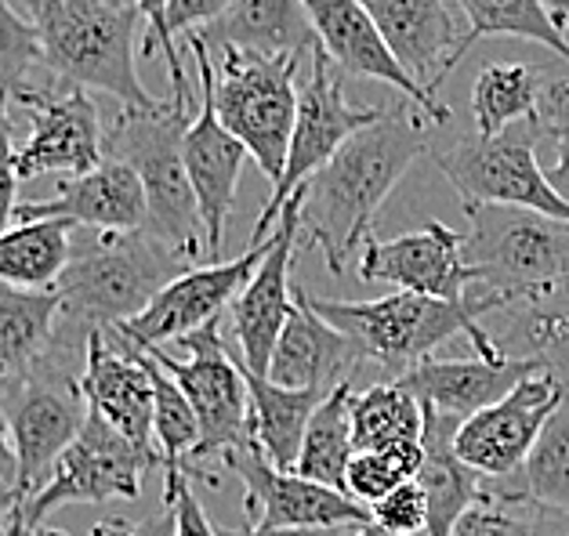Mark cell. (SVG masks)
<instances>
[{"mask_svg":"<svg viewBox=\"0 0 569 536\" xmlns=\"http://www.w3.org/2000/svg\"><path fill=\"white\" fill-rule=\"evenodd\" d=\"M522 483L526 497L569 512V384L559 409H555L545 435L537 438L530 461H526Z\"/></svg>","mask_w":569,"mask_h":536,"instance_id":"38","label":"cell"},{"mask_svg":"<svg viewBox=\"0 0 569 536\" xmlns=\"http://www.w3.org/2000/svg\"><path fill=\"white\" fill-rule=\"evenodd\" d=\"M80 392L88 398V409L106 417L113 428L131 443L160 461L152 417H157V398H152L149 370L134 360V352L123 345L113 330H94L84 345V370H80ZM163 472V461H160Z\"/></svg>","mask_w":569,"mask_h":536,"instance_id":"21","label":"cell"},{"mask_svg":"<svg viewBox=\"0 0 569 536\" xmlns=\"http://www.w3.org/2000/svg\"><path fill=\"white\" fill-rule=\"evenodd\" d=\"M363 363V348L330 326L323 315H316L309 297H305V286H295V312H290L280 345L272 352L269 381L280 388L330 395L345 381H352Z\"/></svg>","mask_w":569,"mask_h":536,"instance_id":"23","label":"cell"},{"mask_svg":"<svg viewBox=\"0 0 569 536\" xmlns=\"http://www.w3.org/2000/svg\"><path fill=\"white\" fill-rule=\"evenodd\" d=\"M192 269L152 232H94L77 229L73 254L54 294L62 301V320L54 348L62 355L88 345L94 330H113L138 320L171 280Z\"/></svg>","mask_w":569,"mask_h":536,"instance_id":"2","label":"cell"},{"mask_svg":"<svg viewBox=\"0 0 569 536\" xmlns=\"http://www.w3.org/2000/svg\"><path fill=\"white\" fill-rule=\"evenodd\" d=\"M540 120H545V134L555 142V156H559L555 168H548V182L569 203V80L566 84H555L545 94Z\"/></svg>","mask_w":569,"mask_h":536,"instance_id":"42","label":"cell"},{"mask_svg":"<svg viewBox=\"0 0 569 536\" xmlns=\"http://www.w3.org/2000/svg\"><path fill=\"white\" fill-rule=\"evenodd\" d=\"M160 461L123 438L113 424L88 409L77 443L54 464V475L33 500L22 504V529L44 526L51 512L66 504H109V500H138L142 478L157 472Z\"/></svg>","mask_w":569,"mask_h":536,"instance_id":"12","label":"cell"},{"mask_svg":"<svg viewBox=\"0 0 569 536\" xmlns=\"http://www.w3.org/2000/svg\"><path fill=\"white\" fill-rule=\"evenodd\" d=\"M22 536H69V533L54 526H37V529H22Z\"/></svg>","mask_w":569,"mask_h":536,"instance_id":"51","label":"cell"},{"mask_svg":"<svg viewBox=\"0 0 569 536\" xmlns=\"http://www.w3.org/2000/svg\"><path fill=\"white\" fill-rule=\"evenodd\" d=\"M381 30L388 51L418 84L439 99L453 73V51L461 44L450 0H359Z\"/></svg>","mask_w":569,"mask_h":536,"instance_id":"24","label":"cell"},{"mask_svg":"<svg viewBox=\"0 0 569 536\" xmlns=\"http://www.w3.org/2000/svg\"><path fill=\"white\" fill-rule=\"evenodd\" d=\"M91 536H174V515H171V507H163V512L152 518L109 515L102 522H94Z\"/></svg>","mask_w":569,"mask_h":536,"instance_id":"45","label":"cell"},{"mask_svg":"<svg viewBox=\"0 0 569 536\" xmlns=\"http://www.w3.org/2000/svg\"><path fill=\"white\" fill-rule=\"evenodd\" d=\"M113 334L134 352V360L149 370V381H152V398H157V417H152V435H157V449H160V461H163V489L174 486L178 478L186 475V464L192 457V449L200 443V421L192 414L186 392L178 388V381L157 363V355L146 352L142 345H134L131 337H123L120 330Z\"/></svg>","mask_w":569,"mask_h":536,"instance_id":"34","label":"cell"},{"mask_svg":"<svg viewBox=\"0 0 569 536\" xmlns=\"http://www.w3.org/2000/svg\"><path fill=\"white\" fill-rule=\"evenodd\" d=\"M425 435V406L399 381L370 384L352 395V443L356 453L413 446Z\"/></svg>","mask_w":569,"mask_h":536,"instance_id":"36","label":"cell"},{"mask_svg":"<svg viewBox=\"0 0 569 536\" xmlns=\"http://www.w3.org/2000/svg\"><path fill=\"white\" fill-rule=\"evenodd\" d=\"M19 486V457L11 446V424L8 414L0 409V489H16Z\"/></svg>","mask_w":569,"mask_h":536,"instance_id":"46","label":"cell"},{"mask_svg":"<svg viewBox=\"0 0 569 536\" xmlns=\"http://www.w3.org/2000/svg\"><path fill=\"white\" fill-rule=\"evenodd\" d=\"M421 464H425L421 443L356 453L349 464V475H345V493H349L356 504L373 507L392 489H399L402 483H413V478L421 475Z\"/></svg>","mask_w":569,"mask_h":536,"instance_id":"39","label":"cell"},{"mask_svg":"<svg viewBox=\"0 0 569 536\" xmlns=\"http://www.w3.org/2000/svg\"><path fill=\"white\" fill-rule=\"evenodd\" d=\"M461 421L425 409V464L418 483L428 497V536H457V526L476 512V507L490 497V489L482 486V475L457 457L453 438Z\"/></svg>","mask_w":569,"mask_h":536,"instance_id":"27","label":"cell"},{"mask_svg":"<svg viewBox=\"0 0 569 536\" xmlns=\"http://www.w3.org/2000/svg\"><path fill=\"white\" fill-rule=\"evenodd\" d=\"M73 222H19L0 236V283L54 291L73 254Z\"/></svg>","mask_w":569,"mask_h":536,"instance_id":"31","label":"cell"},{"mask_svg":"<svg viewBox=\"0 0 569 536\" xmlns=\"http://www.w3.org/2000/svg\"><path fill=\"white\" fill-rule=\"evenodd\" d=\"M19 222H73L94 232H142L149 225V203L142 178L120 160H106L88 174L62 178L51 200L19 203Z\"/></svg>","mask_w":569,"mask_h":536,"instance_id":"22","label":"cell"},{"mask_svg":"<svg viewBox=\"0 0 569 536\" xmlns=\"http://www.w3.org/2000/svg\"><path fill=\"white\" fill-rule=\"evenodd\" d=\"M309 11V22L316 30L319 48L330 54V62L338 65L345 77H363L392 84L402 99H410L432 123H447L450 109L439 99H432L418 80L399 65V59L388 51L381 30L367 16V8L359 0H301Z\"/></svg>","mask_w":569,"mask_h":536,"instance_id":"20","label":"cell"},{"mask_svg":"<svg viewBox=\"0 0 569 536\" xmlns=\"http://www.w3.org/2000/svg\"><path fill=\"white\" fill-rule=\"evenodd\" d=\"M226 467L240 478L247 497V526L254 529H367L373 526L370 507L356 504L349 493L319 486L298 472H280L251 443L226 457Z\"/></svg>","mask_w":569,"mask_h":536,"instance_id":"14","label":"cell"},{"mask_svg":"<svg viewBox=\"0 0 569 536\" xmlns=\"http://www.w3.org/2000/svg\"><path fill=\"white\" fill-rule=\"evenodd\" d=\"M545 4L551 8V16H555V22L562 26L566 30V22H569V0H545Z\"/></svg>","mask_w":569,"mask_h":536,"instance_id":"50","label":"cell"},{"mask_svg":"<svg viewBox=\"0 0 569 536\" xmlns=\"http://www.w3.org/2000/svg\"><path fill=\"white\" fill-rule=\"evenodd\" d=\"M59 320L62 301L54 291H19L0 283V398L54 355Z\"/></svg>","mask_w":569,"mask_h":536,"instance_id":"29","label":"cell"},{"mask_svg":"<svg viewBox=\"0 0 569 536\" xmlns=\"http://www.w3.org/2000/svg\"><path fill=\"white\" fill-rule=\"evenodd\" d=\"M269 246H272V236L251 243L232 261L192 265L189 272H182V276L163 286L138 320L113 326V330H120L123 337H131L134 345H142V348H163L168 341H182L189 334H197V330H203L207 323H218V315L232 309V301L251 283L258 265L269 254Z\"/></svg>","mask_w":569,"mask_h":536,"instance_id":"15","label":"cell"},{"mask_svg":"<svg viewBox=\"0 0 569 536\" xmlns=\"http://www.w3.org/2000/svg\"><path fill=\"white\" fill-rule=\"evenodd\" d=\"M457 536H569V512L526 493H490L457 526Z\"/></svg>","mask_w":569,"mask_h":536,"instance_id":"37","label":"cell"},{"mask_svg":"<svg viewBox=\"0 0 569 536\" xmlns=\"http://www.w3.org/2000/svg\"><path fill=\"white\" fill-rule=\"evenodd\" d=\"M197 37L211 54L243 51L261 59H309L319 44L301 0H232L226 16Z\"/></svg>","mask_w":569,"mask_h":536,"instance_id":"26","label":"cell"},{"mask_svg":"<svg viewBox=\"0 0 569 536\" xmlns=\"http://www.w3.org/2000/svg\"><path fill=\"white\" fill-rule=\"evenodd\" d=\"M44 65L37 22L22 19L8 0H0V94L33 91L30 73Z\"/></svg>","mask_w":569,"mask_h":536,"instance_id":"40","label":"cell"},{"mask_svg":"<svg viewBox=\"0 0 569 536\" xmlns=\"http://www.w3.org/2000/svg\"><path fill=\"white\" fill-rule=\"evenodd\" d=\"M566 395V384L551 374H537L522 381L516 392H508L501 403L486 406L482 414L468 417L457 428L453 449L471 472L482 478H511L526 472V461L545 435Z\"/></svg>","mask_w":569,"mask_h":536,"instance_id":"16","label":"cell"},{"mask_svg":"<svg viewBox=\"0 0 569 536\" xmlns=\"http://www.w3.org/2000/svg\"><path fill=\"white\" fill-rule=\"evenodd\" d=\"M545 134V120L519 123L505 134H465L450 145L436 149V168L450 178L461 203H501V208H530L548 218L569 222V203L551 189L548 171L537 163V145Z\"/></svg>","mask_w":569,"mask_h":536,"instance_id":"9","label":"cell"},{"mask_svg":"<svg viewBox=\"0 0 569 536\" xmlns=\"http://www.w3.org/2000/svg\"><path fill=\"white\" fill-rule=\"evenodd\" d=\"M352 395H356L352 381H345L341 388H335L316 406L309 428H305V443H301V457H298V475L312 478L319 486L341 489V493H345L349 464L356 457Z\"/></svg>","mask_w":569,"mask_h":536,"instance_id":"35","label":"cell"},{"mask_svg":"<svg viewBox=\"0 0 569 536\" xmlns=\"http://www.w3.org/2000/svg\"><path fill=\"white\" fill-rule=\"evenodd\" d=\"M59 355V352H54ZM51 360L33 377L16 384L0 409L11 424V446L19 457V497L33 500L54 475V464L77 443L80 428L88 421V398L80 392V377L66 370L62 360Z\"/></svg>","mask_w":569,"mask_h":536,"instance_id":"11","label":"cell"},{"mask_svg":"<svg viewBox=\"0 0 569 536\" xmlns=\"http://www.w3.org/2000/svg\"><path fill=\"white\" fill-rule=\"evenodd\" d=\"M221 536H345V529H221Z\"/></svg>","mask_w":569,"mask_h":536,"instance_id":"49","label":"cell"},{"mask_svg":"<svg viewBox=\"0 0 569 536\" xmlns=\"http://www.w3.org/2000/svg\"><path fill=\"white\" fill-rule=\"evenodd\" d=\"M0 536H22V497H19V489H0Z\"/></svg>","mask_w":569,"mask_h":536,"instance_id":"48","label":"cell"},{"mask_svg":"<svg viewBox=\"0 0 569 536\" xmlns=\"http://www.w3.org/2000/svg\"><path fill=\"white\" fill-rule=\"evenodd\" d=\"M341 70L330 62V54L323 48H312L309 70L301 80V102H298V123H295V139H290L287 168L283 178L272 185L266 208H261L251 243H261L272 236V229L280 225V214L287 208V200L309 182L316 171H323L335 153L359 134L370 123H378L385 109H356L349 102L341 84Z\"/></svg>","mask_w":569,"mask_h":536,"instance_id":"10","label":"cell"},{"mask_svg":"<svg viewBox=\"0 0 569 536\" xmlns=\"http://www.w3.org/2000/svg\"><path fill=\"white\" fill-rule=\"evenodd\" d=\"M545 105V77L540 65L497 62L482 65L476 84H471V117H476V134H505L508 128L540 120Z\"/></svg>","mask_w":569,"mask_h":536,"instance_id":"32","label":"cell"},{"mask_svg":"<svg viewBox=\"0 0 569 536\" xmlns=\"http://www.w3.org/2000/svg\"><path fill=\"white\" fill-rule=\"evenodd\" d=\"M163 504H168L174 515V536H221V529H214V522L207 518L203 504L197 500L189 472L178 478L174 486L163 489Z\"/></svg>","mask_w":569,"mask_h":536,"instance_id":"44","label":"cell"},{"mask_svg":"<svg viewBox=\"0 0 569 536\" xmlns=\"http://www.w3.org/2000/svg\"><path fill=\"white\" fill-rule=\"evenodd\" d=\"M33 4H37V0H33Z\"/></svg>","mask_w":569,"mask_h":536,"instance_id":"53","label":"cell"},{"mask_svg":"<svg viewBox=\"0 0 569 536\" xmlns=\"http://www.w3.org/2000/svg\"><path fill=\"white\" fill-rule=\"evenodd\" d=\"M33 109V131L19 149V174H88L106 163L102 113L91 91H19L11 94Z\"/></svg>","mask_w":569,"mask_h":536,"instance_id":"19","label":"cell"},{"mask_svg":"<svg viewBox=\"0 0 569 536\" xmlns=\"http://www.w3.org/2000/svg\"><path fill=\"white\" fill-rule=\"evenodd\" d=\"M493 315H501V330L490 334L497 348L569 384V283L511 297Z\"/></svg>","mask_w":569,"mask_h":536,"instance_id":"28","label":"cell"},{"mask_svg":"<svg viewBox=\"0 0 569 536\" xmlns=\"http://www.w3.org/2000/svg\"><path fill=\"white\" fill-rule=\"evenodd\" d=\"M178 348L189 352V360H171L163 348H146L157 355V363L178 381L186 392L192 414L200 421V443L192 449L186 472L192 478H207L218 486L211 475L203 472L207 461L232 457L254 443L251 435V392H247V377L240 360L226 348L218 323H207L197 334L178 341Z\"/></svg>","mask_w":569,"mask_h":536,"instance_id":"8","label":"cell"},{"mask_svg":"<svg viewBox=\"0 0 569 536\" xmlns=\"http://www.w3.org/2000/svg\"><path fill=\"white\" fill-rule=\"evenodd\" d=\"M44 70L59 91H102L123 109L160 113L138 80L134 37L142 11L131 0H37Z\"/></svg>","mask_w":569,"mask_h":536,"instance_id":"4","label":"cell"},{"mask_svg":"<svg viewBox=\"0 0 569 536\" xmlns=\"http://www.w3.org/2000/svg\"><path fill=\"white\" fill-rule=\"evenodd\" d=\"M11 94H0V236L16 225L19 211V149L11 142Z\"/></svg>","mask_w":569,"mask_h":536,"instance_id":"43","label":"cell"},{"mask_svg":"<svg viewBox=\"0 0 569 536\" xmlns=\"http://www.w3.org/2000/svg\"><path fill=\"white\" fill-rule=\"evenodd\" d=\"M131 4L142 11V19L149 22L142 54H157L160 51V37H163V8H168V0H131Z\"/></svg>","mask_w":569,"mask_h":536,"instance_id":"47","label":"cell"},{"mask_svg":"<svg viewBox=\"0 0 569 536\" xmlns=\"http://www.w3.org/2000/svg\"><path fill=\"white\" fill-rule=\"evenodd\" d=\"M537 374H545V370L530 360H511V355L482 360L476 355V360H425L410 374H402L399 384L425 409H436V414L457 417L465 424Z\"/></svg>","mask_w":569,"mask_h":536,"instance_id":"25","label":"cell"},{"mask_svg":"<svg viewBox=\"0 0 569 536\" xmlns=\"http://www.w3.org/2000/svg\"><path fill=\"white\" fill-rule=\"evenodd\" d=\"M243 366V363H240ZM247 392H251V435L261 457L276 464L280 472H298L305 428L316 414V406L323 403V392H295L280 388L269 377H258L243 366Z\"/></svg>","mask_w":569,"mask_h":536,"instance_id":"30","label":"cell"},{"mask_svg":"<svg viewBox=\"0 0 569 536\" xmlns=\"http://www.w3.org/2000/svg\"><path fill=\"white\" fill-rule=\"evenodd\" d=\"M312 59V54H309ZM309 59H261L218 51L214 109L218 120L247 145L258 171L276 185L283 178L301 102V65Z\"/></svg>","mask_w":569,"mask_h":536,"instance_id":"7","label":"cell"},{"mask_svg":"<svg viewBox=\"0 0 569 536\" xmlns=\"http://www.w3.org/2000/svg\"><path fill=\"white\" fill-rule=\"evenodd\" d=\"M468 16V33L461 37V44L453 51V70L461 65V59L490 37H516L530 40L559 54L562 62H569V40L566 30L555 22L551 8L545 0H457Z\"/></svg>","mask_w":569,"mask_h":536,"instance_id":"33","label":"cell"},{"mask_svg":"<svg viewBox=\"0 0 569 536\" xmlns=\"http://www.w3.org/2000/svg\"><path fill=\"white\" fill-rule=\"evenodd\" d=\"M428 120L410 99L385 105L370 123L345 142L323 171L301 185V229L323 251L327 269L341 276L356 251L370 240V225L381 203L410 171V163L432 153Z\"/></svg>","mask_w":569,"mask_h":536,"instance_id":"1","label":"cell"},{"mask_svg":"<svg viewBox=\"0 0 569 536\" xmlns=\"http://www.w3.org/2000/svg\"><path fill=\"white\" fill-rule=\"evenodd\" d=\"M352 536H388V533H381L378 526H367V529H356Z\"/></svg>","mask_w":569,"mask_h":536,"instance_id":"52","label":"cell"},{"mask_svg":"<svg viewBox=\"0 0 569 536\" xmlns=\"http://www.w3.org/2000/svg\"><path fill=\"white\" fill-rule=\"evenodd\" d=\"M186 44L197 59V77H200V109L192 117L186 131V168L189 182L197 192L200 218H203V251L207 265H214L226 243V222L236 203V189H240V174L247 163V145L218 120L214 109V59L207 51L203 40L192 33Z\"/></svg>","mask_w":569,"mask_h":536,"instance_id":"13","label":"cell"},{"mask_svg":"<svg viewBox=\"0 0 569 536\" xmlns=\"http://www.w3.org/2000/svg\"><path fill=\"white\" fill-rule=\"evenodd\" d=\"M189 102L171 99L160 113H138L120 109L113 128L106 131V160H120L142 178L149 225L160 243L189 261L207 257L203 251V218L197 192L186 168V131H189Z\"/></svg>","mask_w":569,"mask_h":536,"instance_id":"5","label":"cell"},{"mask_svg":"<svg viewBox=\"0 0 569 536\" xmlns=\"http://www.w3.org/2000/svg\"><path fill=\"white\" fill-rule=\"evenodd\" d=\"M373 526L388 536H418L428 529V497L421 483H402L399 489H392L388 497H381L370 507Z\"/></svg>","mask_w":569,"mask_h":536,"instance_id":"41","label":"cell"},{"mask_svg":"<svg viewBox=\"0 0 569 536\" xmlns=\"http://www.w3.org/2000/svg\"><path fill=\"white\" fill-rule=\"evenodd\" d=\"M301 236V189L287 200L280 225L272 232V246L258 265L251 283L232 301V334L240 360L251 374L269 377L272 352L280 345V334L295 312V286H290V265H295Z\"/></svg>","mask_w":569,"mask_h":536,"instance_id":"17","label":"cell"},{"mask_svg":"<svg viewBox=\"0 0 569 536\" xmlns=\"http://www.w3.org/2000/svg\"><path fill=\"white\" fill-rule=\"evenodd\" d=\"M305 297H309L316 315H323L330 326L341 330L345 337H352L363 348L367 363H378L381 374H388L392 381L410 374L418 363L432 360V352L453 341L457 334L468 337L482 360L505 355L479 320L505 309L511 297L486 291V286H471L465 301H439L402 291L378 301H335L316 297L309 291H305Z\"/></svg>","mask_w":569,"mask_h":536,"instance_id":"3","label":"cell"},{"mask_svg":"<svg viewBox=\"0 0 569 536\" xmlns=\"http://www.w3.org/2000/svg\"><path fill=\"white\" fill-rule=\"evenodd\" d=\"M468 214L465 261L479 286L505 297L569 283V222L530 208L461 203Z\"/></svg>","mask_w":569,"mask_h":536,"instance_id":"6","label":"cell"},{"mask_svg":"<svg viewBox=\"0 0 569 536\" xmlns=\"http://www.w3.org/2000/svg\"><path fill=\"white\" fill-rule=\"evenodd\" d=\"M359 280L392 283L402 294L439 301H465L471 286H479L465 261V236L442 222H428L396 240L370 236L359 257Z\"/></svg>","mask_w":569,"mask_h":536,"instance_id":"18","label":"cell"}]
</instances>
